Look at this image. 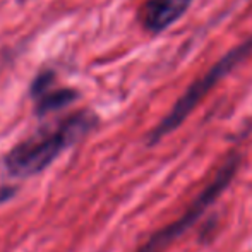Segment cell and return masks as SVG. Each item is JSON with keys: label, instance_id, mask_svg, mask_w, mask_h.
I'll list each match as a JSON object with an SVG mask.
<instances>
[{"label": "cell", "instance_id": "6da1fadb", "mask_svg": "<svg viewBox=\"0 0 252 252\" xmlns=\"http://www.w3.org/2000/svg\"><path fill=\"white\" fill-rule=\"evenodd\" d=\"M98 117L91 110H79L65 117L53 129L40 130L23 141L7 153L3 158L7 172L12 177H33L43 172L57 159L67 148L74 146L77 141L91 132L96 127Z\"/></svg>", "mask_w": 252, "mask_h": 252}, {"label": "cell", "instance_id": "52a82bcc", "mask_svg": "<svg viewBox=\"0 0 252 252\" xmlns=\"http://www.w3.org/2000/svg\"><path fill=\"white\" fill-rule=\"evenodd\" d=\"M14 194V189H9V187H2L0 189V202H3V201H7L10 196Z\"/></svg>", "mask_w": 252, "mask_h": 252}, {"label": "cell", "instance_id": "277c9868", "mask_svg": "<svg viewBox=\"0 0 252 252\" xmlns=\"http://www.w3.org/2000/svg\"><path fill=\"white\" fill-rule=\"evenodd\" d=\"M192 0H146L139 10V21L150 33H161L180 19Z\"/></svg>", "mask_w": 252, "mask_h": 252}, {"label": "cell", "instance_id": "8992f818", "mask_svg": "<svg viewBox=\"0 0 252 252\" xmlns=\"http://www.w3.org/2000/svg\"><path fill=\"white\" fill-rule=\"evenodd\" d=\"M53 81H55V70H41L33 81H31V86H30V96L33 100H36L40 94H43L45 91H48L52 88Z\"/></svg>", "mask_w": 252, "mask_h": 252}, {"label": "cell", "instance_id": "5b68a950", "mask_svg": "<svg viewBox=\"0 0 252 252\" xmlns=\"http://www.w3.org/2000/svg\"><path fill=\"white\" fill-rule=\"evenodd\" d=\"M79 98V93L72 88H60V90H48L34 100V112L38 117H45L52 112L69 106Z\"/></svg>", "mask_w": 252, "mask_h": 252}, {"label": "cell", "instance_id": "3957f363", "mask_svg": "<svg viewBox=\"0 0 252 252\" xmlns=\"http://www.w3.org/2000/svg\"><path fill=\"white\" fill-rule=\"evenodd\" d=\"M239 163H240L239 156L237 155L230 156L225 161V165L221 166V170L216 173V179L213 180V182L202 190L201 196L190 204L189 211L184 213L182 218L177 220L175 223H172V225H168L166 228L156 232L137 252H163L170 244H173V240H177L186 230H189L190 226L201 218L202 213L225 192V189L230 186V182H232L233 177H235Z\"/></svg>", "mask_w": 252, "mask_h": 252}, {"label": "cell", "instance_id": "7a4b0ae2", "mask_svg": "<svg viewBox=\"0 0 252 252\" xmlns=\"http://www.w3.org/2000/svg\"><path fill=\"white\" fill-rule=\"evenodd\" d=\"M251 53H252V38L244 41V43L237 45L233 50H230L226 55H223L204 76L199 77L196 83H192L187 88L186 93L179 98V101H177L175 105H173V108L166 113L165 119L153 129V132L150 134V137H148V144L153 146V144L159 143L165 136L172 134L175 129H179L184 120L192 113V110L197 106V103H199L223 77L228 76L240 62H244Z\"/></svg>", "mask_w": 252, "mask_h": 252}]
</instances>
